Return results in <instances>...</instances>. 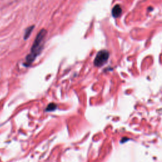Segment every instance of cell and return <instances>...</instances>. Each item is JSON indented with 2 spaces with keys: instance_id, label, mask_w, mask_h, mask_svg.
<instances>
[{
  "instance_id": "3",
  "label": "cell",
  "mask_w": 162,
  "mask_h": 162,
  "mask_svg": "<svg viewBox=\"0 0 162 162\" xmlns=\"http://www.w3.org/2000/svg\"><path fill=\"white\" fill-rule=\"evenodd\" d=\"M122 12V10L121 7L119 5H116L113 7L111 11V14L114 18H118L121 15Z\"/></svg>"
},
{
  "instance_id": "2",
  "label": "cell",
  "mask_w": 162,
  "mask_h": 162,
  "mask_svg": "<svg viewBox=\"0 0 162 162\" xmlns=\"http://www.w3.org/2000/svg\"><path fill=\"white\" fill-rule=\"evenodd\" d=\"M109 56L110 54L108 51L106 50L100 51L97 53L95 58V61H94L95 65L98 67L103 66L104 64H105L107 62L109 58Z\"/></svg>"
},
{
  "instance_id": "4",
  "label": "cell",
  "mask_w": 162,
  "mask_h": 162,
  "mask_svg": "<svg viewBox=\"0 0 162 162\" xmlns=\"http://www.w3.org/2000/svg\"><path fill=\"white\" fill-rule=\"evenodd\" d=\"M34 28V26H32L29 27H28L26 30V32H25V34H24V39L26 40L29 38V37L30 36L31 32H32L33 29Z\"/></svg>"
},
{
  "instance_id": "1",
  "label": "cell",
  "mask_w": 162,
  "mask_h": 162,
  "mask_svg": "<svg viewBox=\"0 0 162 162\" xmlns=\"http://www.w3.org/2000/svg\"><path fill=\"white\" fill-rule=\"evenodd\" d=\"M46 33H47V31L42 29L37 35V37L32 46L31 53L26 58L27 65H31L34 61L36 58L41 53L43 48L44 39L46 37Z\"/></svg>"
},
{
  "instance_id": "5",
  "label": "cell",
  "mask_w": 162,
  "mask_h": 162,
  "mask_svg": "<svg viewBox=\"0 0 162 162\" xmlns=\"http://www.w3.org/2000/svg\"><path fill=\"white\" fill-rule=\"evenodd\" d=\"M56 108V105L55 103H51V104H50L48 106V107H47V108H46V111H52L55 110Z\"/></svg>"
}]
</instances>
